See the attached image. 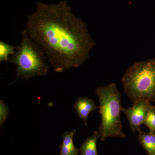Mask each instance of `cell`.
Here are the masks:
<instances>
[{
	"instance_id": "6da1fadb",
	"label": "cell",
	"mask_w": 155,
	"mask_h": 155,
	"mask_svg": "<svg viewBox=\"0 0 155 155\" xmlns=\"http://www.w3.org/2000/svg\"><path fill=\"white\" fill-rule=\"evenodd\" d=\"M25 28L57 72L80 67L96 45L86 22L73 14L66 1L51 5L38 2Z\"/></svg>"
},
{
	"instance_id": "7a4b0ae2",
	"label": "cell",
	"mask_w": 155,
	"mask_h": 155,
	"mask_svg": "<svg viewBox=\"0 0 155 155\" xmlns=\"http://www.w3.org/2000/svg\"><path fill=\"white\" fill-rule=\"evenodd\" d=\"M8 62L17 67L16 79L28 80L35 77L46 76L49 73L50 66L45 54L41 48L28 35L26 28L21 33L20 43L16 47L14 54Z\"/></svg>"
},
{
	"instance_id": "3957f363",
	"label": "cell",
	"mask_w": 155,
	"mask_h": 155,
	"mask_svg": "<svg viewBox=\"0 0 155 155\" xmlns=\"http://www.w3.org/2000/svg\"><path fill=\"white\" fill-rule=\"evenodd\" d=\"M100 102L99 113L101 122L99 126L100 139L104 141L108 137L124 138L126 135L122 129L121 112L123 107L121 103V94L115 83L106 86H98L95 90Z\"/></svg>"
},
{
	"instance_id": "277c9868",
	"label": "cell",
	"mask_w": 155,
	"mask_h": 155,
	"mask_svg": "<svg viewBox=\"0 0 155 155\" xmlns=\"http://www.w3.org/2000/svg\"><path fill=\"white\" fill-rule=\"evenodd\" d=\"M124 92L133 104L141 101L155 102V58L136 62L122 78Z\"/></svg>"
},
{
	"instance_id": "5b68a950",
	"label": "cell",
	"mask_w": 155,
	"mask_h": 155,
	"mask_svg": "<svg viewBox=\"0 0 155 155\" xmlns=\"http://www.w3.org/2000/svg\"><path fill=\"white\" fill-rule=\"evenodd\" d=\"M150 104L149 101H141L133 104L132 107H123L122 112L128 119L130 129L134 134L140 130V126L143 125Z\"/></svg>"
},
{
	"instance_id": "8992f818",
	"label": "cell",
	"mask_w": 155,
	"mask_h": 155,
	"mask_svg": "<svg viewBox=\"0 0 155 155\" xmlns=\"http://www.w3.org/2000/svg\"><path fill=\"white\" fill-rule=\"evenodd\" d=\"M76 115L87 127V117L91 112L99 109L95 104L94 101L88 97H80L76 100L74 106Z\"/></svg>"
},
{
	"instance_id": "52a82bcc",
	"label": "cell",
	"mask_w": 155,
	"mask_h": 155,
	"mask_svg": "<svg viewBox=\"0 0 155 155\" xmlns=\"http://www.w3.org/2000/svg\"><path fill=\"white\" fill-rule=\"evenodd\" d=\"M101 138L97 131H94L92 135L86 139L79 149L81 155H98L97 150V142Z\"/></svg>"
},
{
	"instance_id": "ba28073f",
	"label": "cell",
	"mask_w": 155,
	"mask_h": 155,
	"mask_svg": "<svg viewBox=\"0 0 155 155\" xmlns=\"http://www.w3.org/2000/svg\"><path fill=\"white\" fill-rule=\"evenodd\" d=\"M138 139L143 148L149 155H155V134L139 131Z\"/></svg>"
},
{
	"instance_id": "9c48e42d",
	"label": "cell",
	"mask_w": 155,
	"mask_h": 155,
	"mask_svg": "<svg viewBox=\"0 0 155 155\" xmlns=\"http://www.w3.org/2000/svg\"><path fill=\"white\" fill-rule=\"evenodd\" d=\"M16 47L5 42L0 41V62H8L9 57L14 54Z\"/></svg>"
},
{
	"instance_id": "30bf717a",
	"label": "cell",
	"mask_w": 155,
	"mask_h": 155,
	"mask_svg": "<svg viewBox=\"0 0 155 155\" xmlns=\"http://www.w3.org/2000/svg\"><path fill=\"white\" fill-rule=\"evenodd\" d=\"M143 125L148 127L150 133L155 132V106L150 105Z\"/></svg>"
},
{
	"instance_id": "8fae6325",
	"label": "cell",
	"mask_w": 155,
	"mask_h": 155,
	"mask_svg": "<svg viewBox=\"0 0 155 155\" xmlns=\"http://www.w3.org/2000/svg\"><path fill=\"white\" fill-rule=\"evenodd\" d=\"M60 155H78L79 149L75 147L74 143L67 145L61 144L60 146Z\"/></svg>"
},
{
	"instance_id": "7c38bea8",
	"label": "cell",
	"mask_w": 155,
	"mask_h": 155,
	"mask_svg": "<svg viewBox=\"0 0 155 155\" xmlns=\"http://www.w3.org/2000/svg\"><path fill=\"white\" fill-rule=\"evenodd\" d=\"M9 114V108L3 100L0 101V126L2 127L4 122L8 118Z\"/></svg>"
}]
</instances>
